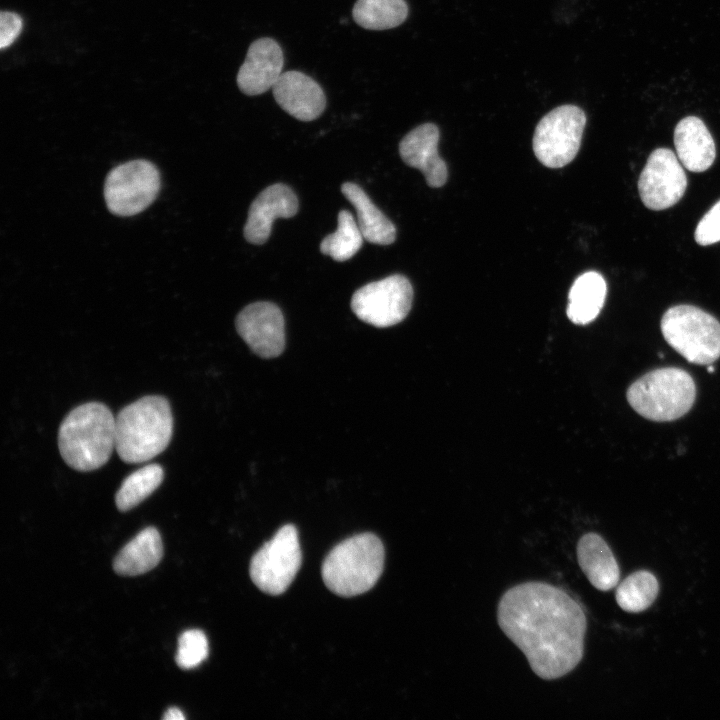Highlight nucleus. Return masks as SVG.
<instances>
[{
	"mask_svg": "<svg viewBox=\"0 0 720 720\" xmlns=\"http://www.w3.org/2000/svg\"><path fill=\"white\" fill-rule=\"evenodd\" d=\"M502 632L543 680L573 671L584 655L587 619L582 606L563 589L542 581L506 590L497 606Z\"/></svg>",
	"mask_w": 720,
	"mask_h": 720,
	"instance_id": "nucleus-1",
	"label": "nucleus"
},
{
	"mask_svg": "<svg viewBox=\"0 0 720 720\" xmlns=\"http://www.w3.org/2000/svg\"><path fill=\"white\" fill-rule=\"evenodd\" d=\"M58 447L66 464L77 471L102 467L115 449V416L101 402L77 406L61 422Z\"/></svg>",
	"mask_w": 720,
	"mask_h": 720,
	"instance_id": "nucleus-2",
	"label": "nucleus"
},
{
	"mask_svg": "<svg viewBox=\"0 0 720 720\" xmlns=\"http://www.w3.org/2000/svg\"><path fill=\"white\" fill-rule=\"evenodd\" d=\"M172 434L171 407L159 395L144 396L115 416V450L126 463L151 460L166 449Z\"/></svg>",
	"mask_w": 720,
	"mask_h": 720,
	"instance_id": "nucleus-3",
	"label": "nucleus"
},
{
	"mask_svg": "<svg viewBox=\"0 0 720 720\" xmlns=\"http://www.w3.org/2000/svg\"><path fill=\"white\" fill-rule=\"evenodd\" d=\"M384 547L372 533L350 537L335 546L322 565V577L329 590L351 597L370 590L384 566Z\"/></svg>",
	"mask_w": 720,
	"mask_h": 720,
	"instance_id": "nucleus-4",
	"label": "nucleus"
},
{
	"mask_svg": "<svg viewBox=\"0 0 720 720\" xmlns=\"http://www.w3.org/2000/svg\"><path fill=\"white\" fill-rule=\"evenodd\" d=\"M626 397L642 417L667 422L684 416L693 406L696 386L691 375L677 367L652 370L634 381Z\"/></svg>",
	"mask_w": 720,
	"mask_h": 720,
	"instance_id": "nucleus-5",
	"label": "nucleus"
},
{
	"mask_svg": "<svg viewBox=\"0 0 720 720\" xmlns=\"http://www.w3.org/2000/svg\"><path fill=\"white\" fill-rule=\"evenodd\" d=\"M666 342L688 362L708 365L720 357L719 321L692 305L669 308L661 320Z\"/></svg>",
	"mask_w": 720,
	"mask_h": 720,
	"instance_id": "nucleus-6",
	"label": "nucleus"
},
{
	"mask_svg": "<svg viewBox=\"0 0 720 720\" xmlns=\"http://www.w3.org/2000/svg\"><path fill=\"white\" fill-rule=\"evenodd\" d=\"M161 187L157 167L144 159L125 162L106 176L104 198L108 210L118 216H133L156 199Z\"/></svg>",
	"mask_w": 720,
	"mask_h": 720,
	"instance_id": "nucleus-7",
	"label": "nucleus"
},
{
	"mask_svg": "<svg viewBox=\"0 0 720 720\" xmlns=\"http://www.w3.org/2000/svg\"><path fill=\"white\" fill-rule=\"evenodd\" d=\"M586 124L584 111L575 105H561L537 124L533 151L546 167L561 168L577 155Z\"/></svg>",
	"mask_w": 720,
	"mask_h": 720,
	"instance_id": "nucleus-8",
	"label": "nucleus"
},
{
	"mask_svg": "<svg viewBox=\"0 0 720 720\" xmlns=\"http://www.w3.org/2000/svg\"><path fill=\"white\" fill-rule=\"evenodd\" d=\"M301 561L297 529L287 524L254 554L250 563V576L261 591L280 595L294 580Z\"/></svg>",
	"mask_w": 720,
	"mask_h": 720,
	"instance_id": "nucleus-9",
	"label": "nucleus"
},
{
	"mask_svg": "<svg viewBox=\"0 0 720 720\" xmlns=\"http://www.w3.org/2000/svg\"><path fill=\"white\" fill-rule=\"evenodd\" d=\"M412 300L410 281L403 275L394 274L355 291L351 309L360 320L385 328L401 322L408 315Z\"/></svg>",
	"mask_w": 720,
	"mask_h": 720,
	"instance_id": "nucleus-10",
	"label": "nucleus"
},
{
	"mask_svg": "<svg viewBox=\"0 0 720 720\" xmlns=\"http://www.w3.org/2000/svg\"><path fill=\"white\" fill-rule=\"evenodd\" d=\"M680 163L667 148H658L650 154L638 180L639 195L647 208L664 210L682 198L687 177Z\"/></svg>",
	"mask_w": 720,
	"mask_h": 720,
	"instance_id": "nucleus-11",
	"label": "nucleus"
},
{
	"mask_svg": "<svg viewBox=\"0 0 720 720\" xmlns=\"http://www.w3.org/2000/svg\"><path fill=\"white\" fill-rule=\"evenodd\" d=\"M235 326L249 348L262 358L277 357L285 348L284 317L272 302L247 305L237 315Z\"/></svg>",
	"mask_w": 720,
	"mask_h": 720,
	"instance_id": "nucleus-12",
	"label": "nucleus"
},
{
	"mask_svg": "<svg viewBox=\"0 0 720 720\" xmlns=\"http://www.w3.org/2000/svg\"><path fill=\"white\" fill-rule=\"evenodd\" d=\"M283 64V51L276 40L268 37L255 40L239 68L236 79L238 88L248 96L268 91L283 73Z\"/></svg>",
	"mask_w": 720,
	"mask_h": 720,
	"instance_id": "nucleus-13",
	"label": "nucleus"
},
{
	"mask_svg": "<svg viewBox=\"0 0 720 720\" xmlns=\"http://www.w3.org/2000/svg\"><path fill=\"white\" fill-rule=\"evenodd\" d=\"M298 211V199L285 184L265 188L252 202L244 227V237L252 244L265 243L277 218H291Z\"/></svg>",
	"mask_w": 720,
	"mask_h": 720,
	"instance_id": "nucleus-14",
	"label": "nucleus"
},
{
	"mask_svg": "<svg viewBox=\"0 0 720 720\" xmlns=\"http://www.w3.org/2000/svg\"><path fill=\"white\" fill-rule=\"evenodd\" d=\"M272 90L277 104L300 121L315 120L325 110L326 96L322 87L300 71L283 72Z\"/></svg>",
	"mask_w": 720,
	"mask_h": 720,
	"instance_id": "nucleus-15",
	"label": "nucleus"
},
{
	"mask_svg": "<svg viewBox=\"0 0 720 720\" xmlns=\"http://www.w3.org/2000/svg\"><path fill=\"white\" fill-rule=\"evenodd\" d=\"M439 129L433 123H425L411 130L401 140L399 153L410 167L419 169L430 187L445 184L447 165L438 154Z\"/></svg>",
	"mask_w": 720,
	"mask_h": 720,
	"instance_id": "nucleus-16",
	"label": "nucleus"
},
{
	"mask_svg": "<svg viewBox=\"0 0 720 720\" xmlns=\"http://www.w3.org/2000/svg\"><path fill=\"white\" fill-rule=\"evenodd\" d=\"M674 144L681 164L692 172H703L714 162L715 143L703 121L688 116L678 122L674 130Z\"/></svg>",
	"mask_w": 720,
	"mask_h": 720,
	"instance_id": "nucleus-17",
	"label": "nucleus"
},
{
	"mask_svg": "<svg viewBox=\"0 0 720 720\" xmlns=\"http://www.w3.org/2000/svg\"><path fill=\"white\" fill-rule=\"evenodd\" d=\"M576 554L578 564L592 586L603 592L616 587L620 577L619 566L599 534H584L577 543Z\"/></svg>",
	"mask_w": 720,
	"mask_h": 720,
	"instance_id": "nucleus-18",
	"label": "nucleus"
},
{
	"mask_svg": "<svg viewBox=\"0 0 720 720\" xmlns=\"http://www.w3.org/2000/svg\"><path fill=\"white\" fill-rule=\"evenodd\" d=\"M162 556L160 533L155 527H147L119 551L114 558L113 569L119 575H140L156 567Z\"/></svg>",
	"mask_w": 720,
	"mask_h": 720,
	"instance_id": "nucleus-19",
	"label": "nucleus"
},
{
	"mask_svg": "<svg viewBox=\"0 0 720 720\" xmlns=\"http://www.w3.org/2000/svg\"><path fill=\"white\" fill-rule=\"evenodd\" d=\"M341 191L355 207L357 224L364 240L378 245H389L395 241L394 224L373 204L360 186L345 182L341 186Z\"/></svg>",
	"mask_w": 720,
	"mask_h": 720,
	"instance_id": "nucleus-20",
	"label": "nucleus"
},
{
	"mask_svg": "<svg viewBox=\"0 0 720 720\" xmlns=\"http://www.w3.org/2000/svg\"><path fill=\"white\" fill-rule=\"evenodd\" d=\"M607 285L601 274L588 271L580 275L568 295V318L577 325L592 322L600 313L606 299Z\"/></svg>",
	"mask_w": 720,
	"mask_h": 720,
	"instance_id": "nucleus-21",
	"label": "nucleus"
},
{
	"mask_svg": "<svg viewBox=\"0 0 720 720\" xmlns=\"http://www.w3.org/2000/svg\"><path fill=\"white\" fill-rule=\"evenodd\" d=\"M354 21L368 30H387L401 25L408 16L405 0H357Z\"/></svg>",
	"mask_w": 720,
	"mask_h": 720,
	"instance_id": "nucleus-22",
	"label": "nucleus"
},
{
	"mask_svg": "<svg viewBox=\"0 0 720 720\" xmlns=\"http://www.w3.org/2000/svg\"><path fill=\"white\" fill-rule=\"evenodd\" d=\"M164 479L163 468L158 464H148L128 475L115 495V503L120 511H128L151 495Z\"/></svg>",
	"mask_w": 720,
	"mask_h": 720,
	"instance_id": "nucleus-23",
	"label": "nucleus"
},
{
	"mask_svg": "<svg viewBox=\"0 0 720 720\" xmlns=\"http://www.w3.org/2000/svg\"><path fill=\"white\" fill-rule=\"evenodd\" d=\"M659 591L656 577L645 570L637 571L625 578L616 588L615 598L619 607L630 613L649 608Z\"/></svg>",
	"mask_w": 720,
	"mask_h": 720,
	"instance_id": "nucleus-24",
	"label": "nucleus"
},
{
	"mask_svg": "<svg viewBox=\"0 0 720 720\" xmlns=\"http://www.w3.org/2000/svg\"><path fill=\"white\" fill-rule=\"evenodd\" d=\"M364 237L353 215L348 210L338 213L337 230L327 235L320 244V251L338 262L353 257L361 248Z\"/></svg>",
	"mask_w": 720,
	"mask_h": 720,
	"instance_id": "nucleus-25",
	"label": "nucleus"
},
{
	"mask_svg": "<svg viewBox=\"0 0 720 720\" xmlns=\"http://www.w3.org/2000/svg\"><path fill=\"white\" fill-rule=\"evenodd\" d=\"M207 655L208 640L204 632L191 629L179 636L175 661L180 668H195L207 658Z\"/></svg>",
	"mask_w": 720,
	"mask_h": 720,
	"instance_id": "nucleus-26",
	"label": "nucleus"
},
{
	"mask_svg": "<svg viewBox=\"0 0 720 720\" xmlns=\"http://www.w3.org/2000/svg\"><path fill=\"white\" fill-rule=\"evenodd\" d=\"M695 241L702 246L720 241V200L699 221L695 229Z\"/></svg>",
	"mask_w": 720,
	"mask_h": 720,
	"instance_id": "nucleus-27",
	"label": "nucleus"
},
{
	"mask_svg": "<svg viewBox=\"0 0 720 720\" xmlns=\"http://www.w3.org/2000/svg\"><path fill=\"white\" fill-rule=\"evenodd\" d=\"M23 27L22 18L11 11H2L0 14V48L10 46L19 36Z\"/></svg>",
	"mask_w": 720,
	"mask_h": 720,
	"instance_id": "nucleus-28",
	"label": "nucleus"
},
{
	"mask_svg": "<svg viewBox=\"0 0 720 720\" xmlns=\"http://www.w3.org/2000/svg\"><path fill=\"white\" fill-rule=\"evenodd\" d=\"M164 720H183L185 719L182 711L177 707H170L163 715Z\"/></svg>",
	"mask_w": 720,
	"mask_h": 720,
	"instance_id": "nucleus-29",
	"label": "nucleus"
},
{
	"mask_svg": "<svg viewBox=\"0 0 720 720\" xmlns=\"http://www.w3.org/2000/svg\"><path fill=\"white\" fill-rule=\"evenodd\" d=\"M708 372H714V367L713 366L708 367Z\"/></svg>",
	"mask_w": 720,
	"mask_h": 720,
	"instance_id": "nucleus-30",
	"label": "nucleus"
}]
</instances>
